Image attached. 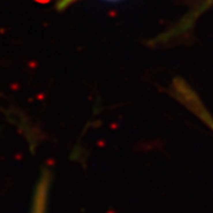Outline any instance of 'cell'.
I'll use <instances>...</instances> for the list:
<instances>
[{
    "label": "cell",
    "instance_id": "2",
    "mask_svg": "<svg viewBox=\"0 0 213 213\" xmlns=\"http://www.w3.org/2000/svg\"><path fill=\"white\" fill-rule=\"evenodd\" d=\"M211 6H213V0H201V1L197 5L195 8H193L182 20H180V23H179L174 29L169 30L165 36H162L161 39L162 40H168V39H171L173 37H176L179 35H182V33L187 32L191 27H192L194 21L201 14H204V12H206Z\"/></svg>",
    "mask_w": 213,
    "mask_h": 213
},
{
    "label": "cell",
    "instance_id": "4",
    "mask_svg": "<svg viewBox=\"0 0 213 213\" xmlns=\"http://www.w3.org/2000/svg\"><path fill=\"white\" fill-rule=\"evenodd\" d=\"M76 1H78V0H58V3H57V8H58V10H64V8H66L68 6L72 5V4L76 3Z\"/></svg>",
    "mask_w": 213,
    "mask_h": 213
},
{
    "label": "cell",
    "instance_id": "3",
    "mask_svg": "<svg viewBox=\"0 0 213 213\" xmlns=\"http://www.w3.org/2000/svg\"><path fill=\"white\" fill-rule=\"evenodd\" d=\"M48 189H49V179L43 178L37 187L31 213H45L46 200H48Z\"/></svg>",
    "mask_w": 213,
    "mask_h": 213
},
{
    "label": "cell",
    "instance_id": "1",
    "mask_svg": "<svg viewBox=\"0 0 213 213\" xmlns=\"http://www.w3.org/2000/svg\"><path fill=\"white\" fill-rule=\"evenodd\" d=\"M172 94L179 102L184 104L191 113H193L201 122L205 123L213 131V117L211 113L203 104L199 96L193 91V89L186 82H184L180 78H176L172 85Z\"/></svg>",
    "mask_w": 213,
    "mask_h": 213
}]
</instances>
